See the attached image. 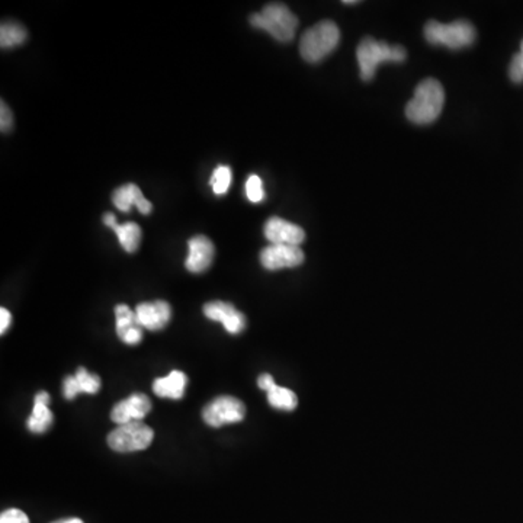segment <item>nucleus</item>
<instances>
[{
    "mask_svg": "<svg viewBox=\"0 0 523 523\" xmlns=\"http://www.w3.org/2000/svg\"><path fill=\"white\" fill-rule=\"evenodd\" d=\"M13 126V115H12L11 108L4 103V100L0 102V130L2 133H9Z\"/></svg>",
    "mask_w": 523,
    "mask_h": 523,
    "instance_id": "25",
    "label": "nucleus"
},
{
    "mask_svg": "<svg viewBox=\"0 0 523 523\" xmlns=\"http://www.w3.org/2000/svg\"><path fill=\"white\" fill-rule=\"evenodd\" d=\"M445 103L442 84L435 79H426L416 88L413 100L405 107V117L419 126L435 123Z\"/></svg>",
    "mask_w": 523,
    "mask_h": 523,
    "instance_id": "1",
    "label": "nucleus"
},
{
    "mask_svg": "<svg viewBox=\"0 0 523 523\" xmlns=\"http://www.w3.org/2000/svg\"><path fill=\"white\" fill-rule=\"evenodd\" d=\"M103 224L114 230L115 234L118 237L119 245L123 246L124 250L128 253L137 252L140 241H142V229L135 222H126L118 224L117 217L112 213H107L102 218Z\"/></svg>",
    "mask_w": 523,
    "mask_h": 523,
    "instance_id": "17",
    "label": "nucleus"
},
{
    "mask_svg": "<svg viewBox=\"0 0 523 523\" xmlns=\"http://www.w3.org/2000/svg\"><path fill=\"white\" fill-rule=\"evenodd\" d=\"M28 32L21 23L15 21H4L0 27V47L13 48L27 41Z\"/></svg>",
    "mask_w": 523,
    "mask_h": 523,
    "instance_id": "20",
    "label": "nucleus"
},
{
    "mask_svg": "<svg viewBox=\"0 0 523 523\" xmlns=\"http://www.w3.org/2000/svg\"><path fill=\"white\" fill-rule=\"evenodd\" d=\"M0 523H30V519L20 509H9L0 516Z\"/></svg>",
    "mask_w": 523,
    "mask_h": 523,
    "instance_id": "26",
    "label": "nucleus"
},
{
    "mask_svg": "<svg viewBox=\"0 0 523 523\" xmlns=\"http://www.w3.org/2000/svg\"><path fill=\"white\" fill-rule=\"evenodd\" d=\"M12 316L6 309H0V333L4 335L11 326Z\"/></svg>",
    "mask_w": 523,
    "mask_h": 523,
    "instance_id": "28",
    "label": "nucleus"
},
{
    "mask_svg": "<svg viewBox=\"0 0 523 523\" xmlns=\"http://www.w3.org/2000/svg\"><path fill=\"white\" fill-rule=\"evenodd\" d=\"M407 57L405 48L400 46H391L386 41H377L374 39H363L356 50V58L360 65L362 81L374 79L375 72L382 63H401Z\"/></svg>",
    "mask_w": 523,
    "mask_h": 523,
    "instance_id": "2",
    "label": "nucleus"
},
{
    "mask_svg": "<svg viewBox=\"0 0 523 523\" xmlns=\"http://www.w3.org/2000/svg\"><path fill=\"white\" fill-rule=\"evenodd\" d=\"M231 185V169L229 166H218L211 176V187L215 196H224Z\"/></svg>",
    "mask_w": 523,
    "mask_h": 523,
    "instance_id": "22",
    "label": "nucleus"
},
{
    "mask_svg": "<svg viewBox=\"0 0 523 523\" xmlns=\"http://www.w3.org/2000/svg\"><path fill=\"white\" fill-rule=\"evenodd\" d=\"M265 237L271 245L300 246L306 239V233L297 224L283 218L272 217L265 224Z\"/></svg>",
    "mask_w": 523,
    "mask_h": 523,
    "instance_id": "11",
    "label": "nucleus"
},
{
    "mask_svg": "<svg viewBox=\"0 0 523 523\" xmlns=\"http://www.w3.org/2000/svg\"><path fill=\"white\" fill-rule=\"evenodd\" d=\"M340 31L332 21H321L302 34L300 41L301 57L309 63H318L336 50Z\"/></svg>",
    "mask_w": 523,
    "mask_h": 523,
    "instance_id": "4",
    "label": "nucleus"
},
{
    "mask_svg": "<svg viewBox=\"0 0 523 523\" xmlns=\"http://www.w3.org/2000/svg\"><path fill=\"white\" fill-rule=\"evenodd\" d=\"M304 262V252L300 246L271 245L260 252V264L267 271L297 267Z\"/></svg>",
    "mask_w": 523,
    "mask_h": 523,
    "instance_id": "8",
    "label": "nucleus"
},
{
    "mask_svg": "<svg viewBox=\"0 0 523 523\" xmlns=\"http://www.w3.org/2000/svg\"><path fill=\"white\" fill-rule=\"evenodd\" d=\"M187 384V375L182 370H172L170 374L153 382V391L159 397L180 400L185 396Z\"/></svg>",
    "mask_w": 523,
    "mask_h": 523,
    "instance_id": "19",
    "label": "nucleus"
},
{
    "mask_svg": "<svg viewBox=\"0 0 523 523\" xmlns=\"http://www.w3.org/2000/svg\"><path fill=\"white\" fill-rule=\"evenodd\" d=\"M205 318L222 323L230 335H239L246 327V318L233 304L226 301L206 302L204 306Z\"/></svg>",
    "mask_w": 523,
    "mask_h": 523,
    "instance_id": "10",
    "label": "nucleus"
},
{
    "mask_svg": "<svg viewBox=\"0 0 523 523\" xmlns=\"http://www.w3.org/2000/svg\"><path fill=\"white\" fill-rule=\"evenodd\" d=\"M248 22L257 30H264L276 41L290 42L294 39L298 18L283 4H269L259 13L248 18Z\"/></svg>",
    "mask_w": 523,
    "mask_h": 523,
    "instance_id": "3",
    "label": "nucleus"
},
{
    "mask_svg": "<svg viewBox=\"0 0 523 523\" xmlns=\"http://www.w3.org/2000/svg\"><path fill=\"white\" fill-rule=\"evenodd\" d=\"M115 320H117V335L126 344H138L143 339V327L138 321L135 309H131L126 304L115 307Z\"/></svg>",
    "mask_w": 523,
    "mask_h": 523,
    "instance_id": "14",
    "label": "nucleus"
},
{
    "mask_svg": "<svg viewBox=\"0 0 523 523\" xmlns=\"http://www.w3.org/2000/svg\"><path fill=\"white\" fill-rule=\"evenodd\" d=\"M267 401L274 409L283 410V412H292L297 409L298 398L294 391L285 387L275 386L272 387L271 390L266 391Z\"/></svg>",
    "mask_w": 523,
    "mask_h": 523,
    "instance_id": "21",
    "label": "nucleus"
},
{
    "mask_svg": "<svg viewBox=\"0 0 523 523\" xmlns=\"http://www.w3.org/2000/svg\"><path fill=\"white\" fill-rule=\"evenodd\" d=\"M112 201H114V205L123 213H128L133 206H137V210L145 215L150 214L153 210L152 203L143 196L142 189L134 184H126L117 187L112 194Z\"/></svg>",
    "mask_w": 523,
    "mask_h": 523,
    "instance_id": "15",
    "label": "nucleus"
},
{
    "mask_svg": "<svg viewBox=\"0 0 523 523\" xmlns=\"http://www.w3.org/2000/svg\"><path fill=\"white\" fill-rule=\"evenodd\" d=\"M246 416L243 401L230 396H222L211 401L203 412V419L211 428H222L224 424L240 423Z\"/></svg>",
    "mask_w": 523,
    "mask_h": 523,
    "instance_id": "7",
    "label": "nucleus"
},
{
    "mask_svg": "<svg viewBox=\"0 0 523 523\" xmlns=\"http://www.w3.org/2000/svg\"><path fill=\"white\" fill-rule=\"evenodd\" d=\"M50 400V396L46 391H39L35 396L31 416L27 422L28 431H31L32 433H44L53 424V412L48 407Z\"/></svg>",
    "mask_w": 523,
    "mask_h": 523,
    "instance_id": "18",
    "label": "nucleus"
},
{
    "mask_svg": "<svg viewBox=\"0 0 523 523\" xmlns=\"http://www.w3.org/2000/svg\"><path fill=\"white\" fill-rule=\"evenodd\" d=\"M424 39H428L431 46L461 50L473 46L475 41V30L468 21H455L451 23L429 21L424 27Z\"/></svg>",
    "mask_w": 523,
    "mask_h": 523,
    "instance_id": "5",
    "label": "nucleus"
},
{
    "mask_svg": "<svg viewBox=\"0 0 523 523\" xmlns=\"http://www.w3.org/2000/svg\"><path fill=\"white\" fill-rule=\"evenodd\" d=\"M187 248H189V253L185 260V267L191 274H203L213 265L215 246L208 237H192L191 240L187 241Z\"/></svg>",
    "mask_w": 523,
    "mask_h": 523,
    "instance_id": "12",
    "label": "nucleus"
},
{
    "mask_svg": "<svg viewBox=\"0 0 523 523\" xmlns=\"http://www.w3.org/2000/svg\"><path fill=\"white\" fill-rule=\"evenodd\" d=\"M153 429L143 422L119 424L108 435V445L117 452L144 451L153 442Z\"/></svg>",
    "mask_w": 523,
    "mask_h": 523,
    "instance_id": "6",
    "label": "nucleus"
},
{
    "mask_svg": "<svg viewBox=\"0 0 523 523\" xmlns=\"http://www.w3.org/2000/svg\"><path fill=\"white\" fill-rule=\"evenodd\" d=\"M246 196L253 204L262 203L265 199L264 184L257 175L248 176L246 182Z\"/></svg>",
    "mask_w": 523,
    "mask_h": 523,
    "instance_id": "23",
    "label": "nucleus"
},
{
    "mask_svg": "<svg viewBox=\"0 0 523 523\" xmlns=\"http://www.w3.org/2000/svg\"><path fill=\"white\" fill-rule=\"evenodd\" d=\"M53 523H83V520L77 519V518H67V519H60Z\"/></svg>",
    "mask_w": 523,
    "mask_h": 523,
    "instance_id": "29",
    "label": "nucleus"
},
{
    "mask_svg": "<svg viewBox=\"0 0 523 523\" xmlns=\"http://www.w3.org/2000/svg\"><path fill=\"white\" fill-rule=\"evenodd\" d=\"M520 54H522V56H523V41H522V44H520Z\"/></svg>",
    "mask_w": 523,
    "mask_h": 523,
    "instance_id": "30",
    "label": "nucleus"
},
{
    "mask_svg": "<svg viewBox=\"0 0 523 523\" xmlns=\"http://www.w3.org/2000/svg\"><path fill=\"white\" fill-rule=\"evenodd\" d=\"M275 384V379L269 374L260 375L259 379H257V386H259L260 390L269 391Z\"/></svg>",
    "mask_w": 523,
    "mask_h": 523,
    "instance_id": "27",
    "label": "nucleus"
},
{
    "mask_svg": "<svg viewBox=\"0 0 523 523\" xmlns=\"http://www.w3.org/2000/svg\"><path fill=\"white\" fill-rule=\"evenodd\" d=\"M138 321L143 328L159 332L161 328L166 327L172 318V309L169 302L163 300H156L153 302H142L135 309Z\"/></svg>",
    "mask_w": 523,
    "mask_h": 523,
    "instance_id": "13",
    "label": "nucleus"
},
{
    "mask_svg": "<svg viewBox=\"0 0 523 523\" xmlns=\"http://www.w3.org/2000/svg\"><path fill=\"white\" fill-rule=\"evenodd\" d=\"M100 388V379L81 367L76 374L67 377L63 382V394L67 400H74L79 394H96Z\"/></svg>",
    "mask_w": 523,
    "mask_h": 523,
    "instance_id": "16",
    "label": "nucleus"
},
{
    "mask_svg": "<svg viewBox=\"0 0 523 523\" xmlns=\"http://www.w3.org/2000/svg\"><path fill=\"white\" fill-rule=\"evenodd\" d=\"M152 410V401L143 393L131 394L130 397L119 401L111 412L114 423L126 424L131 422H142Z\"/></svg>",
    "mask_w": 523,
    "mask_h": 523,
    "instance_id": "9",
    "label": "nucleus"
},
{
    "mask_svg": "<svg viewBox=\"0 0 523 523\" xmlns=\"http://www.w3.org/2000/svg\"><path fill=\"white\" fill-rule=\"evenodd\" d=\"M509 76L515 83H522L523 82V56L520 53L516 54L513 57L510 67H509Z\"/></svg>",
    "mask_w": 523,
    "mask_h": 523,
    "instance_id": "24",
    "label": "nucleus"
}]
</instances>
